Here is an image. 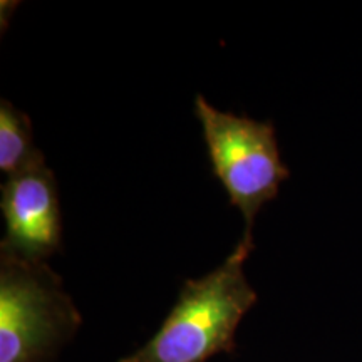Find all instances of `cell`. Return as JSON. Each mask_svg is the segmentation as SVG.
<instances>
[{
	"label": "cell",
	"mask_w": 362,
	"mask_h": 362,
	"mask_svg": "<svg viewBox=\"0 0 362 362\" xmlns=\"http://www.w3.org/2000/svg\"><path fill=\"white\" fill-rule=\"evenodd\" d=\"M252 250V232H245L223 264L185 282L155 336L117 362H206L233 352L238 324L259 298L243 270Z\"/></svg>",
	"instance_id": "1"
},
{
	"label": "cell",
	"mask_w": 362,
	"mask_h": 362,
	"mask_svg": "<svg viewBox=\"0 0 362 362\" xmlns=\"http://www.w3.org/2000/svg\"><path fill=\"white\" fill-rule=\"evenodd\" d=\"M81 320L45 262L0 253V362H47L74 337Z\"/></svg>",
	"instance_id": "2"
},
{
	"label": "cell",
	"mask_w": 362,
	"mask_h": 362,
	"mask_svg": "<svg viewBox=\"0 0 362 362\" xmlns=\"http://www.w3.org/2000/svg\"><path fill=\"white\" fill-rule=\"evenodd\" d=\"M194 115L202 123L211 171L252 232L260 208L277 197L291 176L280 160L274 124L218 111L202 94L194 98Z\"/></svg>",
	"instance_id": "3"
},
{
	"label": "cell",
	"mask_w": 362,
	"mask_h": 362,
	"mask_svg": "<svg viewBox=\"0 0 362 362\" xmlns=\"http://www.w3.org/2000/svg\"><path fill=\"white\" fill-rule=\"evenodd\" d=\"M6 237L0 253L45 262L62 245V215L57 183L47 165L8 176L0 188Z\"/></svg>",
	"instance_id": "4"
},
{
	"label": "cell",
	"mask_w": 362,
	"mask_h": 362,
	"mask_svg": "<svg viewBox=\"0 0 362 362\" xmlns=\"http://www.w3.org/2000/svg\"><path fill=\"white\" fill-rule=\"evenodd\" d=\"M45 165L44 155L34 144L30 117L7 99L0 103V171L16 176Z\"/></svg>",
	"instance_id": "5"
}]
</instances>
